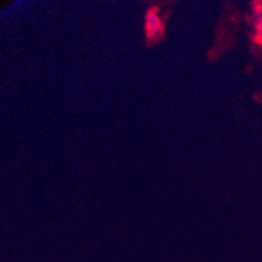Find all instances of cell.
<instances>
[{"instance_id":"3","label":"cell","mask_w":262,"mask_h":262,"mask_svg":"<svg viewBox=\"0 0 262 262\" xmlns=\"http://www.w3.org/2000/svg\"><path fill=\"white\" fill-rule=\"evenodd\" d=\"M254 3L258 4V6L262 7V0H254Z\"/></svg>"},{"instance_id":"2","label":"cell","mask_w":262,"mask_h":262,"mask_svg":"<svg viewBox=\"0 0 262 262\" xmlns=\"http://www.w3.org/2000/svg\"><path fill=\"white\" fill-rule=\"evenodd\" d=\"M254 38H256L257 43L262 46V18L254 24Z\"/></svg>"},{"instance_id":"1","label":"cell","mask_w":262,"mask_h":262,"mask_svg":"<svg viewBox=\"0 0 262 262\" xmlns=\"http://www.w3.org/2000/svg\"><path fill=\"white\" fill-rule=\"evenodd\" d=\"M145 33L149 39H157L163 34V21L157 9H149L145 15Z\"/></svg>"}]
</instances>
